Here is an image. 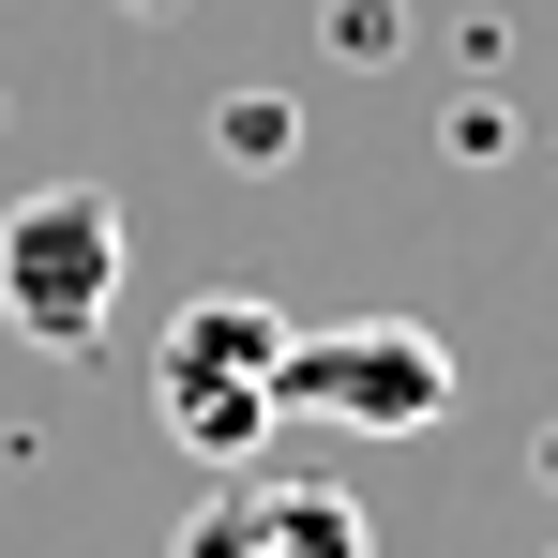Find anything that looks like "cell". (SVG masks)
<instances>
[{
    "instance_id": "cell-1",
    "label": "cell",
    "mask_w": 558,
    "mask_h": 558,
    "mask_svg": "<svg viewBox=\"0 0 558 558\" xmlns=\"http://www.w3.org/2000/svg\"><path fill=\"white\" fill-rule=\"evenodd\" d=\"M272 377H287V317L257 287H196L182 317H167V348H151V408H167V438L196 468H257L272 453Z\"/></svg>"
},
{
    "instance_id": "cell-2",
    "label": "cell",
    "mask_w": 558,
    "mask_h": 558,
    "mask_svg": "<svg viewBox=\"0 0 558 558\" xmlns=\"http://www.w3.org/2000/svg\"><path fill=\"white\" fill-rule=\"evenodd\" d=\"M0 317L46 363H92L121 317V196L106 182H31L0 211Z\"/></svg>"
},
{
    "instance_id": "cell-3",
    "label": "cell",
    "mask_w": 558,
    "mask_h": 558,
    "mask_svg": "<svg viewBox=\"0 0 558 558\" xmlns=\"http://www.w3.org/2000/svg\"><path fill=\"white\" fill-rule=\"evenodd\" d=\"M272 408L348 423V438H423V423H453V348L423 317H332V332H287Z\"/></svg>"
},
{
    "instance_id": "cell-4",
    "label": "cell",
    "mask_w": 558,
    "mask_h": 558,
    "mask_svg": "<svg viewBox=\"0 0 558 558\" xmlns=\"http://www.w3.org/2000/svg\"><path fill=\"white\" fill-rule=\"evenodd\" d=\"M167 558H377V513L348 483H302V468H227L167 529Z\"/></svg>"
},
{
    "instance_id": "cell-5",
    "label": "cell",
    "mask_w": 558,
    "mask_h": 558,
    "mask_svg": "<svg viewBox=\"0 0 558 558\" xmlns=\"http://www.w3.org/2000/svg\"><path fill=\"white\" fill-rule=\"evenodd\" d=\"M211 151H227V167H287V151H302V106L287 92H227L211 106Z\"/></svg>"
},
{
    "instance_id": "cell-6",
    "label": "cell",
    "mask_w": 558,
    "mask_h": 558,
    "mask_svg": "<svg viewBox=\"0 0 558 558\" xmlns=\"http://www.w3.org/2000/svg\"><path fill=\"white\" fill-rule=\"evenodd\" d=\"M392 31H408L392 0H332V46H348V61H392Z\"/></svg>"
},
{
    "instance_id": "cell-7",
    "label": "cell",
    "mask_w": 558,
    "mask_h": 558,
    "mask_svg": "<svg viewBox=\"0 0 558 558\" xmlns=\"http://www.w3.org/2000/svg\"><path fill=\"white\" fill-rule=\"evenodd\" d=\"M136 15H151V0H136Z\"/></svg>"
},
{
    "instance_id": "cell-8",
    "label": "cell",
    "mask_w": 558,
    "mask_h": 558,
    "mask_svg": "<svg viewBox=\"0 0 558 558\" xmlns=\"http://www.w3.org/2000/svg\"><path fill=\"white\" fill-rule=\"evenodd\" d=\"M544 558H558V544H544Z\"/></svg>"
}]
</instances>
